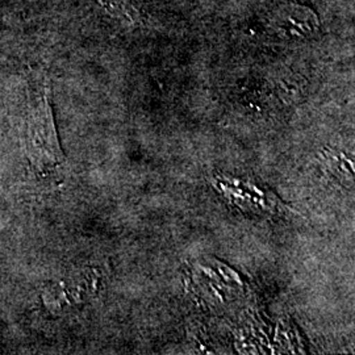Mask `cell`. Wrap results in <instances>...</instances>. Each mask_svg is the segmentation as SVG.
Segmentation results:
<instances>
[{
	"label": "cell",
	"instance_id": "1",
	"mask_svg": "<svg viewBox=\"0 0 355 355\" xmlns=\"http://www.w3.org/2000/svg\"><path fill=\"white\" fill-rule=\"evenodd\" d=\"M24 128L31 162L42 174H51L62 164L64 155L54 125L49 83L42 74L32 73L29 78Z\"/></svg>",
	"mask_w": 355,
	"mask_h": 355
},
{
	"label": "cell",
	"instance_id": "2",
	"mask_svg": "<svg viewBox=\"0 0 355 355\" xmlns=\"http://www.w3.org/2000/svg\"><path fill=\"white\" fill-rule=\"evenodd\" d=\"M274 28L286 37H306L318 33V16L300 4H284L274 15Z\"/></svg>",
	"mask_w": 355,
	"mask_h": 355
},
{
	"label": "cell",
	"instance_id": "3",
	"mask_svg": "<svg viewBox=\"0 0 355 355\" xmlns=\"http://www.w3.org/2000/svg\"><path fill=\"white\" fill-rule=\"evenodd\" d=\"M104 12L125 28H139L144 23V13L133 0H98Z\"/></svg>",
	"mask_w": 355,
	"mask_h": 355
}]
</instances>
